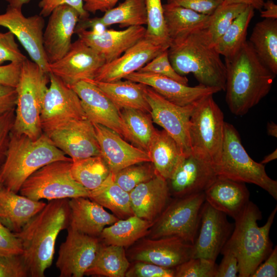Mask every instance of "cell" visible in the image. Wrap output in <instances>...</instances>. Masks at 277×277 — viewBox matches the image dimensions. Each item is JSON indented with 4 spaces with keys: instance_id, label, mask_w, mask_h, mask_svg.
Segmentation results:
<instances>
[{
    "instance_id": "obj_35",
    "label": "cell",
    "mask_w": 277,
    "mask_h": 277,
    "mask_svg": "<svg viewBox=\"0 0 277 277\" xmlns=\"http://www.w3.org/2000/svg\"><path fill=\"white\" fill-rule=\"evenodd\" d=\"M88 199L109 209L119 219L134 215L129 193L116 183L111 172L97 188L90 191Z\"/></svg>"
},
{
    "instance_id": "obj_40",
    "label": "cell",
    "mask_w": 277,
    "mask_h": 277,
    "mask_svg": "<svg viewBox=\"0 0 277 277\" xmlns=\"http://www.w3.org/2000/svg\"><path fill=\"white\" fill-rule=\"evenodd\" d=\"M71 172L77 182L91 191L97 188L110 171L102 156L97 155L72 161Z\"/></svg>"
},
{
    "instance_id": "obj_58",
    "label": "cell",
    "mask_w": 277,
    "mask_h": 277,
    "mask_svg": "<svg viewBox=\"0 0 277 277\" xmlns=\"http://www.w3.org/2000/svg\"><path fill=\"white\" fill-rule=\"evenodd\" d=\"M263 8L261 10V16L264 18L277 19V5L272 0L264 2Z\"/></svg>"
},
{
    "instance_id": "obj_16",
    "label": "cell",
    "mask_w": 277,
    "mask_h": 277,
    "mask_svg": "<svg viewBox=\"0 0 277 277\" xmlns=\"http://www.w3.org/2000/svg\"><path fill=\"white\" fill-rule=\"evenodd\" d=\"M49 75L40 117L43 131L71 119L87 118L75 91L53 74Z\"/></svg>"
},
{
    "instance_id": "obj_17",
    "label": "cell",
    "mask_w": 277,
    "mask_h": 277,
    "mask_svg": "<svg viewBox=\"0 0 277 277\" xmlns=\"http://www.w3.org/2000/svg\"><path fill=\"white\" fill-rule=\"evenodd\" d=\"M217 177L210 157L192 150L167 182L170 194L181 197L204 192Z\"/></svg>"
},
{
    "instance_id": "obj_2",
    "label": "cell",
    "mask_w": 277,
    "mask_h": 277,
    "mask_svg": "<svg viewBox=\"0 0 277 277\" xmlns=\"http://www.w3.org/2000/svg\"><path fill=\"white\" fill-rule=\"evenodd\" d=\"M70 209L66 199L49 201L45 207L15 235L21 240V258L31 277H44L51 265L57 237L69 225Z\"/></svg>"
},
{
    "instance_id": "obj_28",
    "label": "cell",
    "mask_w": 277,
    "mask_h": 277,
    "mask_svg": "<svg viewBox=\"0 0 277 277\" xmlns=\"http://www.w3.org/2000/svg\"><path fill=\"white\" fill-rule=\"evenodd\" d=\"M70 209L69 226L91 236H100L103 229L119 219L88 197H77L68 201Z\"/></svg>"
},
{
    "instance_id": "obj_13",
    "label": "cell",
    "mask_w": 277,
    "mask_h": 277,
    "mask_svg": "<svg viewBox=\"0 0 277 277\" xmlns=\"http://www.w3.org/2000/svg\"><path fill=\"white\" fill-rule=\"evenodd\" d=\"M0 26L7 28L19 41L31 60L49 73V63L43 48L45 20L40 14L26 17L22 9L8 6L0 14Z\"/></svg>"
},
{
    "instance_id": "obj_32",
    "label": "cell",
    "mask_w": 277,
    "mask_h": 277,
    "mask_svg": "<svg viewBox=\"0 0 277 277\" xmlns=\"http://www.w3.org/2000/svg\"><path fill=\"white\" fill-rule=\"evenodd\" d=\"M154 222L133 215L105 227L100 236L105 244L128 247L147 235Z\"/></svg>"
},
{
    "instance_id": "obj_25",
    "label": "cell",
    "mask_w": 277,
    "mask_h": 277,
    "mask_svg": "<svg viewBox=\"0 0 277 277\" xmlns=\"http://www.w3.org/2000/svg\"><path fill=\"white\" fill-rule=\"evenodd\" d=\"M166 49L144 37L118 57L103 65L93 80L112 82L124 79Z\"/></svg>"
},
{
    "instance_id": "obj_15",
    "label": "cell",
    "mask_w": 277,
    "mask_h": 277,
    "mask_svg": "<svg viewBox=\"0 0 277 277\" xmlns=\"http://www.w3.org/2000/svg\"><path fill=\"white\" fill-rule=\"evenodd\" d=\"M233 227L226 214L205 201L201 210L198 231L193 244L192 258H202L215 262Z\"/></svg>"
},
{
    "instance_id": "obj_62",
    "label": "cell",
    "mask_w": 277,
    "mask_h": 277,
    "mask_svg": "<svg viewBox=\"0 0 277 277\" xmlns=\"http://www.w3.org/2000/svg\"><path fill=\"white\" fill-rule=\"evenodd\" d=\"M277 159V150L275 149L272 152L266 155L263 160L261 162V163L265 165L267 163H268L273 160H275Z\"/></svg>"
},
{
    "instance_id": "obj_27",
    "label": "cell",
    "mask_w": 277,
    "mask_h": 277,
    "mask_svg": "<svg viewBox=\"0 0 277 277\" xmlns=\"http://www.w3.org/2000/svg\"><path fill=\"white\" fill-rule=\"evenodd\" d=\"M205 200L216 210L233 219L244 211L250 201V192L244 182L217 177L204 191Z\"/></svg>"
},
{
    "instance_id": "obj_3",
    "label": "cell",
    "mask_w": 277,
    "mask_h": 277,
    "mask_svg": "<svg viewBox=\"0 0 277 277\" xmlns=\"http://www.w3.org/2000/svg\"><path fill=\"white\" fill-rule=\"evenodd\" d=\"M207 27L194 30L171 41L169 61L181 75L192 73L199 84L225 90L226 67Z\"/></svg>"
},
{
    "instance_id": "obj_12",
    "label": "cell",
    "mask_w": 277,
    "mask_h": 277,
    "mask_svg": "<svg viewBox=\"0 0 277 277\" xmlns=\"http://www.w3.org/2000/svg\"><path fill=\"white\" fill-rule=\"evenodd\" d=\"M153 122L163 128L187 156L191 152L189 136L190 117L195 104L180 106L167 101L150 87L145 89Z\"/></svg>"
},
{
    "instance_id": "obj_54",
    "label": "cell",
    "mask_w": 277,
    "mask_h": 277,
    "mask_svg": "<svg viewBox=\"0 0 277 277\" xmlns=\"http://www.w3.org/2000/svg\"><path fill=\"white\" fill-rule=\"evenodd\" d=\"M256 268L250 277L277 276V246H275L269 254Z\"/></svg>"
},
{
    "instance_id": "obj_43",
    "label": "cell",
    "mask_w": 277,
    "mask_h": 277,
    "mask_svg": "<svg viewBox=\"0 0 277 277\" xmlns=\"http://www.w3.org/2000/svg\"><path fill=\"white\" fill-rule=\"evenodd\" d=\"M157 174L152 162H143L129 166L113 174L116 183L130 192L140 184L146 182Z\"/></svg>"
},
{
    "instance_id": "obj_59",
    "label": "cell",
    "mask_w": 277,
    "mask_h": 277,
    "mask_svg": "<svg viewBox=\"0 0 277 277\" xmlns=\"http://www.w3.org/2000/svg\"><path fill=\"white\" fill-rule=\"evenodd\" d=\"M264 0H224L223 3L229 4H241L251 6L254 10L261 11L262 10Z\"/></svg>"
},
{
    "instance_id": "obj_14",
    "label": "cell",
    "mask_w": 277,
    "mask_h": 277,
    "mask_svg": "<svg viewBox=\"0 0 277 277\" xmlns=\"http://www.w3.org/2000/svg\"><path fill=\"white\" fill-rule=\"evenodd\" d=\"M106 63L100 53L78 38L62 58L49 65V73L71 87L80 81L94 80Z\"/></svg>"
},
{
    "instance_id": "obj_26",
    "label": "cell",
    "mask_w": 277,
    "mask_h": 277,
    "mask_svg": "<svg viewBox=\"0 0 277 277\" xmlns=\"http://www.w3.org/2000/svg\"><path fill=\"white\" fill-rule=\"evenodd\" d=\"M129 193L134 214L149 221L154 222L170 202L167 181L159 174Z\"/></svg>"
},
{
    "instance_id": "obj_33",
    "label": "cell",
    "mask_w": 277,
    "mask_h": 277,
    "mask_svg": "<svg viewBox=\"0 0 277 277\" xmlns=\"http://www.w3.org/2000/svg\"><path fill=\"white\" fill-rule=\"evenodd\" d=\"M248 42L260 60L277 74V19L264 18L253 28Z\"/></svg>"
},
{
    "instance_id": "obj_30",
    "label": "cell",
    "mask_w": 277,
    "mask_h": 277,
    "mask_svg": "<svg viewBox=\"0 0 277 277\" xmlns=\"http://www.w3.org/2000/svg\"><path fill=\"white\" fill-rule=\"evenodd\" d=\"M148 153L157 174L167 181L172 177L187 156L164 129L156 130Z\"/></svg>"
},
{
    "instance_id": "obj_22",
    "label": "cell",
    "mask_w": 277,
    "mask_h": 277,
    "mask_svg": "<svg viewBox=\"0 0 277 277\" xmlns=\"http://www.w3.org/2000/svg\"><path fill=\"white\" fill-rule=\"evenodd\" d=\"M124 79L148 86L167 101L180 106L194 104L221 91L201 84L190 87L165 76L140 71L134 72Z\"/></svg>"
},
{
    "instance_id": "obj_38",
    "label": "cell",
    "mask_w": 277,
    "mask_h": 277,
    "mask_svg": "<svg viewBox=\"0 0 277 277\" xmlns=\"http://www.w3.org/2000/svg\"><path fill=\"white\" fill-rule=\"evenodd\" d=\"M96 20L105 27L118 24L121 28L147 24L145 0H124L117 7L105 12Z\"/></svg>"
},
{
    "instance_id": "obj_52",
    "label": "cell",
    "mask_w": 277,
    "mask_h": 277,
    "mask_svg": "<svg viewBox=\"0 0 277 277\" xmlns=\"http://www.w3.org/2000/svg\"><path fill=\"white\" fill-rule=\"evenodd\" d=\"M223 2L224 0H167V3L181 6L208 15H211Z\"/></svg>"
},
{
    "instance_id": "obj_53",
    "label": "cell",
    "mask_w": 277,
    "mask_h": 277,
    "mask_svg": "<svg viewBox=\"0 0 277 277\" xmlns=\"http://www.w3.org/2000/svg\"><path fill=\"white\" fill-rule=\"evenodd\" d=\"M223 257L216 267L215 277L238 276V262L235 255L229 250H222Z\"/></svg>"
},
{
    "instance_id": "obj_21",
    "label": "cell",
    "mask_w": 277,
    "mask_h": 277,
    "mask_svg": "<svg viewBox=\"0 0 277 277\" xmlns=\"http://www.w3.org/2000/svg\"><path fill=\"white\" fill-rule=\"evenodd\" d=\"M80 20L78 12L67 5L58 6L51 13L43 38V48L49 64L60 60L68 51Z\"/></svg>"
},
{
    "instance_id": "obj_10",
    "label": "cell",
    "mask_w": 277,
    "mask_h": 277,
    "mask_svg": "<svg viewBox=\"0 0 277 277\" xmlns=\"http://www.w3.org/2000/svg\"><path fill=\"white\" fill-rule=\"evenodd\" d=\"M190 121L191 150L205 153L215 165L222 151L225 121L223 113L213 95L195 104Z\"/></svg>"
},
{
    "instance_id": "obj_56",
    "label": "cell",
    "mask_w": 277,
    "mask_h": 277,
    "mask_svg": "<svg viewBox=\"0 0 277 277\" xmlns=\"http://www.w3.org/2000/svg\"><path fill=\"white\" fill-rule=\"evenodd\" d=\"M16 98L15 87L0 85V115L15 109Z\"/></svg>"
},
{
    "instance_id": "obj_41",
    "label": "cell",
    "mask_w": 277,
    "mask_h": 277,
    "mask_svg": "<svg viewBox=\"0 0 277 277\" xmlns=\"http://www.w3.org/2000/svg\"><path fill=\"white\" fill-rule=\"evenodd\" d=\"M147 28L145 37L166 49L171 41L167 33L161 0H145Z\"/></svg>"
},
{
    "instance_id": "obj_24",
    "label": "cell",
    "mask_w": 277,
    "mask_h": 277,
    "mask_svg": "<svg viewBox=\"0 0 277 277\" xmlns=\"http://www.w3.org/2000/svg\"><path fill=\"white\" fill-rule=\"evenodd\" d=\"M93 125L101 155L112 173L133 164L151 162L148 152L127 143L115 131L101 125Z\"/></svg>"
},
{
    "instance_id": "obj_46",
    "label": "cell",
    "mask_w": 277,
    "mask_h": 277,
    "mask_svg": "<svg viewBox=\"0 0 277 277\" xmlns=\"http://www.w3.org/2000/svg\"><path fill=\"white\" fill-rule=\"evenodd\" d=\"M129 267L126 277H174V268L162 267L153 263L134 261Z\"/></svg>"
},
{
    "instance_id": "obj_4",
    "label": "cell",
    "mask_w": 277,
    "mask_h": 277,
    "mask_svg": "<svg viewBox=\"0 0 277 277\" xmlns=\"http://www.w3.org/2000/svg\"><path fill=\"white\" fill-rule=\"evenodd\" d=\"M276 211L277 206L266 223L260 227L257 221L262 219V213L259 207L250 201L242 213L234 220L232 233L222 250H229L235 255L238 262V276H250L272 250L269 232Z\"/></svg>"
},
{
    "instance_id": "obj_57",
    "label": "cell",
    "mask_w": 277,
    "mask_h": 277,
    "mask_svg": "<svg viewBox=\"0 0 277 277\" xmlns=\"http://www.w3.org/2000/svg\"><path fill=\"white\" fill-rule=\"evenodd\" d=\"M119 0H83V8L88 13L105 12L114 8Z\"/></svg>"
},
{
    "instance_id": "obj_61",
    "label": "cell",
    "mask_w": 277,
    "mask_h": 277,
    "mask_svg": "<svg viewBox=\"0 0 277 277\" xmlns=\"http://www.w3.org/2000/svg\"><path fill=\"white\" fill-rule=\"evenodd\" d=\"M266 128L268 135L277 137V125L275 123L268 122Z\"/></svg>"
},
{
    "instance_id": "obj_45",
    "label": "cell",
    "mask_w": 277,
    "mask_h": 277,
    "mask_svg": "<svg viewBox=\"0 0 277 277\" xmlns=\"http://www.w3.org/2000/svg\"><path fill=\"white\" fill-rule=\"evenodd\" d=\"M137 71L160 74L188 85V79L177 73L169 61L167 49L164 50Z\"/></svg>"
},
{
    "instance_id": "obj_50",
    "label": "cell",
    "mask_w": 277,
    "mask_h": 277,
    "mask_svg": "<svg viewBox=\"0 0 277 277\" xmlns=\"http://www.w3.org/2000/svg\"><path fill=\"white\" fill-rule=\"evenodd\" d=\"M15 116V109L0 115V168L5 158Z\"/></svg>"
},
{
    "instance_id": "obj_11",
    "label": "cell",
    "mask_w": 277,
    "mask_h": 277,
    "mask_svg": "<svg viewBox=\"0 0 277 277\" xmlns=\"http://www.w3.org/2000/svg\"><path fill=\"white\" fill-rule=\"evenodd\" d=\"M43 132L72 161L101 155L93 125L87 118L71 119Z\"/></svg>"
},
{
    "instance_id": "obj_9",
    "label": "cell",
    "mask_w": 277,
    "mask_h": 277,
    "mask_svg": "<svg viewBox=\"0 0 277 277\" xmlns=\"http://www.w3.org/2000/svg\"><path fill=\"white\" fill-rule=\"evenodd\" d=\"M205 201L204 192L176 197L155 220L147 234L148 238L176 236L193 245Z\"/></svg>"
},
{
    "instance_id": "obj_20",
    "label": "cell",
    "mask_w": 277,
    "mask_h": 277,
    "mask_svg": "<svg viewBox=\"0 0 277 277\" xmlns=\"http://www.w3.org/2000/svg\"><path fill=\"white\" fill-rule=\"evenodd\" d=\"M71 88L80 98L87 119L111 129L126 140L120 110L96 85L90 81H81Z\"/></svg>"
},
{
    "instance_id": "obj_44",
    "label": "cell",
    "mask_w": 277,
    "mask_h": 277,
    "mask_svg": "<svg viewBox=\"0 0 277 277\" xmlns=\"http://www.w3.org/2000/svg\"><path fill=\"white\" fill-rule=\"evenodd\" d=\"M216 267L215 262L191 258L174 268V277H215Z\"/></svg>"
},
{
    "instance_id": "obj_42",
    "label": "cell",
    "mask_w": 277,
    "mask_h": 277,
    "mask_svg": "<svg viewBox=\"0 0 277 277\" xmlns=\"http://www.w3.org/2000/svg\"><path fill=\"white\" fill-rule=\"evenodd\" d=\"M247 6L241 4L223 3L209 15L207 29L215 44Z\"/></svg>"
},
{
    "instance_id": "obj_5",
    "label": "cell",
    "mask_w": 277,
    "mask_h": 277,
    "mask_svg": "<svg viewBox=\"0 0 277 277\" xmlns=\"http://www.w3.org/2000/svg\"><path fill=\"white\" fill-rule=\"evenodd\" d=\"M57 161L72 160L43 132L36 140L11 132L0 181L6 188L18 193L25 181L43 166Z\"/></svg>"
},
{
    "instance_id": "obj_19",
    "label": "cell",
    "mask_w": 277,
    "mask_h": 277,
    "mask_svg": "<svg viewBox=\"0 0 277 277\" xmlns=\"http://www.w3.org/2000/svg\"><path fill=\"white\" fill-rule=\"evenodd\" d=\"M193 245L176 236L141 239L128 252L130 259L174 268L192 255Z\"/></svg>"
},
{
    "instance_id": "obj_6",
    "label": "cell",
    "mask_w": 277,
    "mask_h": 277,
    "mask_svg": "<svg viewBox=\"0 0 277 277\" xmlns=\"http://www.w3.org/2000/svg\"><path fill=\"white\" fill-rule=\"evenodd\" d=\"M49 81V73L32 61L27 58L23 62L15 87L17 98L12 132L32 140L43 133L40 117Z\"/></svg>"
},
{
    "instance_id": "obj_8",
    "label": "cell",
    "mask_w": 277,
    "mask_h": 277,
    "mask_svg": "<svg viewBox=\"0 0 277 277\" xmlns=\"http://www.w3.org/2000/svg\"><path fill=\"white\" fill-rule=\"evenodd\" d=\"M72 162L57 161L43 166L25 181L19 191L20 194L34 201L88 197L90 190L72 176Z\"/></svg>"
},
{
    "instance_id": "obj_63",
    "label": "cell",
    "mask_w": 277,
    "mask_h": 277,
    "mask_svg": "<svg viewBox=\"0 0 277 277\" xmlns=\"http://www.w3.org/2000/svg\"><path fill=\"white\" fill-rule=\"evenodd\" d=\"M3 187V185H2L1 182L0 181V190Z\"/></svg>"
},
{
    "instance_id": "obj_55",
    "label": "cell",
    "mask_w": 277,
    "mask_h": 277,
    "mask_svg": "<svg viewBox=\"0 0 277 277\" xmlns=\"http://www.w3.org/2000/svg\"><path fill=\"white\" fill-rule=\"evenodd\" d=\"M22 63H10L0 66V85L16 87L20 76Z\"/></svg>"
},
{
    "instance_id": "obj_34",
    "label": "cell",
    "mask_w": 277,
    "mask_h": 277,
    "mask_svg": "<svg viewBox=\"0 0 277 277\" xmlns=\"http://www.w3.org/2000/svg\"><path fill=\"white\" fill-rule=\"evenodd\" d=\"M130 265L124 247L100 243L85 275L124 277Z\"/></svg>"
},
{
    "instance_id": "obj_37",
    "label": "cell",
    "mask_w": 277,
    "mask_h": 277,
    "mask_svg": "<svg viewBox=\"0 0 277 277\" xmlns=\"http://www.w3.org/2000/svg\"><path fill=\"white\" fill-rule=\"evenodd\" d=\"M120 113L126 130V140L148 152L156 130L151 115L132 108L123 109Z\"/></svg>"
},
{
    "instance_id": "obj_7",
    "label": "cell",
    "mask_w": 277,
    "mask_h": 277,
    "mask_svg": "<svg viewBox=\"0 0 277 277\" xmlns=\"http://www.w3.org/2000/svg\"><path fill=\"white\" fill-rule=\"evenodd\" d=\"M214 167L217 177L256 185L277 200V181L267 175L264 165L251 159L237 130L226 122L222 151Z\"/></svg>"
},
{
    "instance_id": "obj_1",
    "label": "cell",
    "mask_w": 277,
    "mask_h": 277,
    "mask_svg": "<svg viewBox=\"0 0 277 277\" xmlns=\"http://www.w3.org/2000/svg\"><path fill=\"white\" fill-rule=\"evenodd\" d=\"M225 100L230 112L246 114L271 90L274 74L247 41L232 57L225 58Z\"/></svg>"
},
{
    "instance_id": "obj_29",
    "label": "cell",
    "mask_w": 277,
    "mask_h": 277,
    "mask_svg": "<svg viewBox=\"0 0 277 277\" xmlns=\"http://www.w3.org/2000/svg\"><path fill=\"white\" fill-rule=\"evenodd\" d=\"M46 205L3 186L0 190V221L14 233L18 232Z\"/></svg>"
},
{
    "instance_id": "obj_60",
    "label": "cell",
    "mask_w": 277,
    "mask_h": 277,
    "mask_svg": "<svg viewBox=\"0 0 277 277\" xmlns=\"http://www.w3.org/2000/svg\"><path fill=\"white\" fill-rule=\"evenodd\" d=\"M8 4V6L22 9L23 6L28 3L31 0H5Z\"/></svg>"
},
{
    "instance_id": "obj_18",
    "label": "cell",
    "mask_w": 277,
    "mask_h": 277,
    "mask_svg": "<svg viewBox=\"0 0 277 277\" xmlns=\"http://www.w3.org/2000/svg\"><path fill=\"white\" fill-rule=\"evenodd\" d=\"M101 242L97 237L67 228L65 241L60 247L56 266L60 277H82L91 265Z\"/></svg>"
},
{
    "instance_id": "obj_31",
    "label": "cell",
    "mask_w": 277,
    "mask_h": 277,
    "mask_svg": "<svg viewBox=\"0 0 277 277\" xmlns=\"http://www.w3.org/2000/svg\"><path fill=\"white\" fill-rule=\"evenodd\" d=\"M124 80L112 82L87 81L96 85L119 110L132 108L150 114L151 109L145 93L146 85Z\"/></svg>"
},
{
    "instance_id": "obj_49",
    "label": "cell",
    "mask_w": 277,
    "mask_h": 277,
    "mask_svg": "<svg viewBox=\"0 0 277 277\" xmlns=\"http://www.w3.org/2000/svg\"><path fill=\"white\" fill-rule=\"evenodd\" d=\"M28 272L21 256L0 255V277H26Z\"/></svg>"
},
{
    "instance_id": "obj_23",
    "label": "cell",
    "mask_w": 277,
    "mask_h": 277,
    "mask_svg": "<svg viewBox=\"0 0 277 277\" xmlns=\"http://www.w3.org/2000/svg\"><path fill=\"white\" fill-rule=\"evenodd\" d=\"M146 28L132 26L122 30L106 29L96 33L90 30L76 27L78 38L100 53L106 63L121 56L127 49L145 37Z\"/></svg>"
},
{
    "instance_id": "obj_39",
    "label": "cell",
    "mask_w": 277,
    "mask_h": 277,
    "mask_svg": "<svg viewBox=\"0 0 277 277\" xmlns=\"http://www.w3.org/2000/svg\"><path fill=\"white\" fill-rule=\"evenodd\" d=\"M254 15V8L247 6L234 20L215 44L221 55L225 58H230L239 51L247 41L248 28Z\"/></svg>"
},
{
    "instance_id": "obj_36",
    "label": "cell",
    "mask_w": 277,
    "mask_h": 277,
    "mask_svg": "<svg viewBox=\"0 0 277 277\" xmlns=\"http://www.w3.org/2000/svg\"><path fill=\"white\" fill-rule=\"evenodd\" d=\"M164 16L170 41L199 28L207 27L209 15L181 6L163 5Z\"/></svg>"
},
{
    "instance_id": "obj_48",
    "label": "cell",
    "mask_w": 277,
    "mask_h": 277,
    "mask_svg": "<svg viewBox=\"0 0 277 277\" xmlns=\"http://www.w3.org/2000/svg\"><path fill=\"white\" fill-rule=\"evenodd\" d=\"M23 252V246L19 239L0 221V255L21 256Z\"/></svg>"
},
{
    "instance_id": "obj_47",
    "label": "cell",
    "mask_w": 277,
    "mask_h": 277,
    "mask_svg": "<svg viewBox=\"0 0 277 277\" xmlns=\"http://www.w3.org/2000/svg\"><path fill=\"white\" fill-rule=\"evenodd\" d=\"M27 58L19 49L11 32L0 33V64L5 62L23 63Z\"/></svg>"
},
{
    "instance_id": "obj_51",
    "label": "cell",
    "mask_w": 277,
    "mask_h": 277,
    "mask_svg": "<svg viewBox=\"0 0 277 277\" xmlns=\"http://www.w3.org/2000/svg\"><path fill=\"white\" fill-rule=\"evenodd\" d=\"M63 5L74 8L80 14V19L88 17L89 13L83 8V0H40L38 3L41 9L39 14L43 17L49 16L55 8Z\"/></svg>"
}]
</instances>
